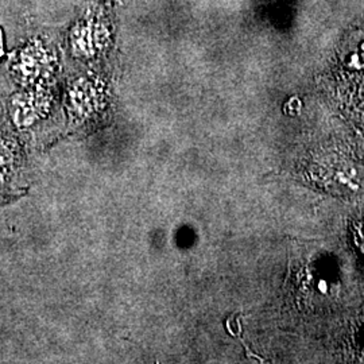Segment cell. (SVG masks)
<instances>
[{
    "label": "cell",
    "instance_id": "obj_1",
    "mask_svg": "<svg viewBox=\"0 0 364 364\" xmlns=\"http://www.w3.org/2000/svg\"><path fill=\"white\" fill-rule=\"evenodd\" d=\"M31 182L28 151L16 136L0 132V209L27 195Z\"/></svg>",
    "mask_w": 364,
    "mask_h": 364
},
{
    "label": "cell",
    "instance_id": "obj_2",
    "mask_svg": "<svg viewBox=\"0 0 364 364\" xmlns=\"http://www.w3.org/2000/svg\"><path fill=\"white\" fill-rule=\"evenodd\" d=\"M324 178L344 195H359L364 189V170L346 159H335L326 166Z\"/></svg>",
    "mask_w": 364,
    "mask_h": 364
},
{
    "label": "cell",
    "instance_id": "obj_3",
    "mask_svg": "<svg viewBox=\"0 0 364 364\" xmlns=\"http://www.w3.org/2000/svg\"><path fill=\"white\" fill-rule=\"evenodd\" d=\"M0 52H1V37H0Z\"/></svg>",
    "mask_w": 364,
    "mask_h": 364
}]
</instances>
